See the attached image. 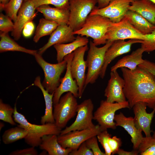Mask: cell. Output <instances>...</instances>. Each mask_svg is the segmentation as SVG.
<instances>
[{
	"instance_id": "obj_48",
	"label": "cell",
	"mask_w": 155,
	"mask_h": 155,
	"mask_svg": "<svg viewBox=\"0 0 155 155\" xmlns=\"http://www.w3.org/2000/svg\"><path fill=\"white\" fill-rule=\"evenodd\" d=\"M152 137L154 138H155V129L154 131L153 132V135Z\"/></svg>"
},
{
	"instance_id": "obj_11",
	"label": "cell",
	"mask_w": 155,
	"mask_h": 155,
	"mask_svg": "<svg viewBox=\"0 0 155 155\" xmlns=\"http://www.w3.org/2000/svg\"><path fill=\"white\" fill-rule=\"evenodd\" d=\"M102 130L99 124L87 129L71 131L58 136L59 143L63 148L72 150L77 149L80 145L89 138L96 136Z\"/></svg>"
},
{
	"instance_id": "obj_7",
	"label": "cell",
	"mask_w": 155,
	"mask_h": 155,
	"mask_svg": "<svg viewBox=\"0 0 155 155\" xmlns=\"http://www.w3.org/2000/svg\"><path fill=\"white\" fill-rule=\"evenodd\" d=\"M129 108L127 101L121 102L111 103L102 100L99 106L93 114V119L96 121L102 131L116 128L114 118L116 112L123 108Z\"/></svg>"
},
{
	"instance_id": "obj_32",
	"label": "cell",
	"mask_w": 155,
	"mask_h": 155,
	"mask_svg": "<svg viewBox=\"0 0 155 155\" xmlns=\"http://www.w3.org/2000/svg\"><path fill=\"white\" fill-rule=\"evenodd\" d=\"M24 0H10L4 6L3 10L14 22L16 21L19 10Z\"/></svg>"
},
{
	"instance_id": "obj_1",
	"label": "cell",
	"mask_w": 155,
	"mask_h": 155,
	"mask_svg": "<svg viewBox=\"0 0 155 155\" xmlns=\"http://www.w3.org/2000/svg\"><path fill=\"white\" fill-rule=\"evenodd\" d=\"M121 68L125 82L123 92L129 108L142 102L149 108H154L155 80L152 75L138 66L133 70L124 67Z\"/></svg>"
},
{
	"instance_id": "obj_4",
	"label": "cell",
	"mask_w": 155,
	"mask_h": 155,
	"mask_svg": "<svg viewBox=\"0 0 155 155\" xmlns=\"http://www.w3.org/2000/svg\"><path fill=\"white\" fill-rule=\"evenodd\" d=\"M113 41L107 40L103 46L98 47L93 41L90 42V48L86 61L88 68L84 88L89 84L94 83L97 79L103 65L106 51Z\"/></svg>"
},
{
	"instance_id": "obj_41",
	"label": "cell",
	"mask_w": 155,
	"mask_h": 155,
	"mask_svg": "<svg viewBox=\"0 0 155 155\" xmlns=\"http://www.w3.org/2000/svg\"><path fill=\"white\" fill-rule=\"evenodd\" d=\"M38 153L35 147H31L21 150H17L11 152L9 155H37Z\"/></svg>"
},
{
	"instance_id": "obj_22",
	"label": "cell",
	"mask_w": 155,
	"mask_h": 155,
	"mask_svg": "<svg viewBox=\"0 0 155 155\" xmlns=\"http://www.w3.org/2000/svg\"><path fill=\"white\" fill-rule=\"evenodd\" d=\"M58 136L55 134L44 135L40 148L46 151L49 155H69L72 150L70 148H63L58 142Z\"/></svg>"
},
{
	"instance_id": "obj_23",
	"label": "cell",
	"mask_w": 155,
	"mask_h": 155,
	"mask_svg": "<svg viewBox=\"0 0 155 155\" xmlns=\"http://www.w3.org/2000/svg\"><path fill=\"white\" fill-rule=\"evenodd\" d=\"M144 52V50L141 47L132 52L130 55L123 57L111 67V71L123 67L131 70L135 69L143 63L144 60L142 58V56Z\"/></svg>"
},
{
	"instance_id": "obj_46",
	"label": "cell",
	"mask_w": 155,
	"mask_h": 155,
	"mask_svg": "<svg viewBox=\"0 0 155 155\" xmlns=\"http://www.w3.org/2000/svg\"><path fill=\"white\" fill-rule=\"evenodd\" d=\"M9 0H0V9L2 10L4 6L9 1Z\"/></svg>"
},
{
	"instance_id": "obj_20",
	"label": "cell",
	"mask_w": 155,
	"mask_h": 155,
	"mask_svg": "<svg viewBox=\"0 0 155 155\" xmlns=\"http://www.w3.org/2000/svg\"><path fill=\"white\" fill-rule=\"evenodd\" d=\"M114 120L116 126L123 127L130 135L134 150H138L144 137L142 131L135 127L133 118L127 117L122 112H120L119 114L115 115Z\"/></svg>"
},
{
	"instance_id": "obj_3",
	"label": "cell",
	"mask_w": 155,
	"mask_h": 155,
	"mask_svg": "<svg viewBox=\"0 0 155 155\" xmlns=\"http://www.w3.org/2000/svg\"><path fill=\"white\" fill-rule=\"evenodd\" d=\"M112 22L108 18L102 16L89 14L82 27L73 31V34L91 37L96 46L104 44L107 41L106 34Z\"/></svg>"
},
{
	"instance_id": "obj_39",
	"label": "cell",
	"mask_w": 155,
	"mask_h": 155,
	"mask_svg": "<svg viewBox=\"0 0 155 155\" xmlns=\"http://www.w3.org/2000/svg\"><path fill=\"white\" fill-rule=\"evenodd\" d=\"M108 144L111 150L112 154H117V152L122 144V142L120 138L116 136L110 137L108 140Z\"/></svg>"
},
{
	"instance_id": "obj_43",
	"label": "cell",
	"mask_w": 155,
	"mask_h": 155,
	"mask_svg": "<svg viewBox=\"0 0 155 155\" xmlns=\"http://www.w3.org/2000/svg\"><path fill=\"white\" fill-rule=\"evenodd\" d=\"M34 29V26L32 21L28 22L23 29L22 33L23 36L26 37H30L33 34Z\"/></svg>"
},
{
	"instance_id": "obj_14",
	"label": "cell",
	"mask_w": 155,
	"mask_h": 155,
	"mask_svg": "<svg viewBox=\"0 0 155 155\" xmlns=\"http://www.w3.org/2000/svg\"><path fill=\"white\" fill-rule=\"evenodd\" d=\"M73 56V52L64 58L67 62L66 72L64 77L61 79L59 86L54 92L53 98V104L58 103L62 94L65 92H71L76 98L78 97L79 87L76 80L72 77L70 69Z\"/></svg>"
},
{
	"instance_id": "obj_29",
	"label": "cell",
	"mask_w": 155,
	"mask_h": 155,
	"mask_svg": "<svg viewBox=\"0 0 155 155\" xmlns=\"http://www.w3.org/2000/svg\"><path fill=\"white\" fill-rule=\"evenodd\" d=\"M59 25L56 22L45 18L40 19L33 38V41L37 43L41 37L51 34Z\"/></svg>"
},
{
	"instance_id": "obj_12",
	"label": "cell",
	"mask_w": 155,
	"mask_h": 155,
	"mask_svg": "<svg viewBox=\"0 0 155 155\" xmlns=\"http://www.w3.org/2000/svg\"><path fill=\"white\" fill-rule=\"evenodd\" d=\"M87 45L81 47L74 51L73 56L70 65L73 78L77 82L79 87L78 98H81L85 90L86 80L85 72L87 68L86 62L84 60L85 52L88 50Z\"/></svg>"
},
{
	"instance_id": "obj_26",
	"label": "cell",
	"mask_w": 155,
	"mask_h": 155,
	"mask_svg": "<svg viewBox=\"0 0 155 155\" xmlns=\"http://www.w3.org/2000/svg\"><path fill=\"white\" fill-rule=\"evenodd\" d=\"M125 17L137 30L143 35L150 34L155 30V25L134 11L129 10Z\"/></svg>"
},
{
	"instance_id": "obj_36",
	"label": "cell",
	"mask_w": 155,
	"mask_h": 155,
	"mask_svg": "<svg viewBox=\"0 0 155 155\" xmlns=\"http://www.w3.org/2000/svg\"><path fill=\"white\" fill-rule=\"evenodd\" d=\"M146 35V39L141 43V47L145 52H150L155 50V30Z\"/></svg>"
},
{
	"instance_id": "obj_33",
	"label": "cell",
	"mask_w": 155,
	"mask_h": 155,
	"mask_svg": "<svg viewBox=\"0 0 155 155\" xmlns=\"http://www.w3.org/2000/svg\"><path fill=\"white\" fill-rule=\"evenodd\" d=\"M138 150L141 155H155V138L144 137Z\"/></svg>"
},
{
	"instance_id": "obj_24",
	"label": "cell",
	"mask_w": 155,
	"mask_h": 155,
	"mask_svg": "<svg viewBox=\"0 0 155 155\" xmlns=\"http://www.w3.org/2000/svg\"><path fill=\"white\" fill-rule=\"evenodd\" d=\"M88 42V39L86 37L78 35L72 42L54 45V47L57 52L56 60L58 63L62 61L65 56L77 49L87 45Z\"/></svg>"
},
{
	"instance_id": "obj_15",
	"label": "cell",
	"mask_w": 155,
	"mask_h": 155,
	"mask_svg": "<svg viewBox=\"0 0 155 155\" xmlns=\"http://www.w3.org/2000/svg\"><path fill=\"white\" fill-rule=\"evenodd\" d=\"M143 40L130 39L126 41L125 40H115L106 52L104 63L101 70L100 76L103 79L104 77L108 65L116 58L129 52L132 45L136 43H141Z\"/></svg>"
},
{
	"instance_id": "obj_21",
	"label": "cell",
	"mask_w": 155,
	"mask_h": 155,
	"mask_svg": "<svg viewBox=\"0 0 155 155\" xmlns=\"http://www.w3.org/2000/svg\"><path fill=\"white\" fill-rule=\"evenodd\" d=\"M36 9L42 13L46 19L55 21L59 25H68L70 14L69 9L53 7L49 5H42L38 7Z\"/></svg>"
},
{
	"instance_id": "obj_44",
	"label": "cell",
	"mask_w": 155,
	"mask_h": 155,
	"mask_svg": "<svg viewBox=\"0 0 155 155\" xmlns=\"http://www.w3.org/2000/svg\"><path fill=\"white\" fill-rule=\"evenodd\" d=\"M139 154L138 150H135L131 151H125L119 148L117 154L119 155H137Z\"/></svg>"
},
{
	"instance_id": "obj_25",
	"label": "cell",
	"mask_w": 155,
	"mask_h": 155,
	"mask_svg": "<svg viewBox=\"0 0 155 155\" xmlns=\"http://www.w3.org/2000/svg\"><path fill=\"white\" fill-rule=\"evenodd\" d=\"M34 84L41 90L44 97L45 108L44 115L41 117L40 122L41 124L46 123H55L53 115V98L54 93H50L43 86L39 76L36 77L34 82Z\"/></svg>"
},
{
	"instance_id": "obj_6",
	"label": "cell",
	"mask_w": 155,
	"mask_h": 155,
	"mask_svg": "<svg viewBox=\"0 0 155 155\" xmlns=\"http://www.w3.org/2000/svg\"><path fill=\"white\" fill-rule=\"evenodd\" d=\"M76 98L71 92H67L58 103L53 104L55 123L60 128H64L76 115L78 105Z\"/></svg>"
},
{
	"instance_id": "obj_10",
	"label": "cell",
	"mask_w": 155,
	"mask_h": 155,
	"mask_svg": "<svg viewBox=\"0 0 155 155\" xmlns=\"http://www.w3.org/2000/svg\"><path fill=\"white\" fill-rule=\"evenodd\" d=\"M94 105L92 100H85L78 104L77 114L75 120L70 126L62 130L60 135L66 133L71 131L92 128L95 126L92 122Z\"/></svg>"
},
{
	"instance_id": "obj_37",
	"label": "cell",
	"mask_w": 155,
	"mask_h": 155,
	"mask_svg": "<svg viewBox=\"0 0 155 155\" xmlns=\"http://www.w3.org/2000/svg\"><path fill=\"white\" fill-rule=\"evenodd\" d=\"M99 142L103 148L106 155L112 154V152L108 144V140L111 135L108 132L107 130L101 131L97 136Z\"/></svg>"
},
{
	"instance_id": "obj_2",
	"label": "cell",
	"mask_w": 155,
	"mask_h": 155,
	"mask_svg": "<svg viewBox=\"0 0 155 155\" xmlns=\"http://www.w3.org/2000/svg\"><path fill=\"white\" fill-rule=\"evenodd\" d=\"M13 115L14 120L18 125L25 129L28 134L24 139L25 142L31 147L39 146L42 142V138L44 135L49 134L59 135L62 129L55 123H48L36 125L30 123L22 114L18 112L15 104Z\"/></svg>"
},
{
	"instance_id": "obj_35",
	"label": "cell",
	"mask_w": 155,
	"mask_h": 155,
	"mask_svg": "<svg viewBox=\"0 0 155 155\" xmlns=\"http://www.w3.org/2000/svg\"><path fill=\"white\" fill-rule=\"evenodd\" d=\"M12 19L7 15L1 13L0 14V33H8L12 32L14 28V23Z\"/></svg>"
},
{
	"instance_id": "obj_31",
	"label": "cell",
	"mask_w": 155,
	"mask_h": 155,
	"mask_svg": "<svg viewBox=\"0 0 155 155\" xmlns=\"http://www.w3.org/2000/svg\"><path fill=\"white\" fill-rule=\"evenodd\" d=\"M14 111V108L10 105L4 103L1 99H0V119L7 123L11 125L16 124L12 116Z\"/></svg>"
},
{
	"instance_id": "obj_28",
	"label": "cell",
	"mask_w": 155,
	"mask_h": 155,
	"mask_svg": "<svg viewBox=\"0 0 155 155\" xmlns=\"http://www.w3.org/2000/svg\"><path fill=\"white\" fill-rule=\"evenodd\" d=\"M0 52L19 51L34 56L38 53L36 50H31L24 47L17 43L9 36L8 33H0Z\"/></svg>"
},
{
	"instance_id": "obj_5",
	"label": "cell",
	"mask_w": 155,
	"mask_h": 155,
	"mask_svg": "<svg viewBox=\"0 0 155 155\" xmlns=\"http://www.w3.org/2000/svg\"><path fill=\"white\" fill-rule=\"evenodd\" d=\"M34 56L44 72V78L42 83L43 86L50 93H54L60 84L61 74L66 68V61L63 59L60 62L52 64L46 62L38 53Z\"/></svg>"
},
{
	"instance_id": "obj_27",
	"label": "cell",
	"mask_w": 155,
	"mask_h": 155,
	"mask_svg": "<svg viewBox=\"0 0 155 155\" xmlns=\"http://www.w3.org/2000/svg\"><path fill=\"white\" fill-rule=\"evenodd\" d=\"M129 10L138 13L155 25V4L145 0H134Z\"/></svg>"
},
{
	"instance_id": "obj_8",
	"label": "cell",
	"mask_w": 155,
	"mask_h": 155,
	"mask_svg": "<svg viewBox=\"0 0 155 155\" xmlns=\"http://www.w3.org/2000/svg\"><path fill=\"white\" fill-rule=\"evenodd\" d=\"M97 3V0H69L68 25L73 31L80 29Z\"/></svg>"
},
{
	"instance_id": "obj_18",
	"label": "cell",
	"mask_w": 155,
	"mask_h": 155,
	"mask_svg": "<svg viewBox=\"0 0 155 155\" xmlns=\"http://www.w3.org/2000/svg\"><path fill=\"white\" fill-rule=\"evenodd\" d=\"M146 104L139 102L135 104L132 107L134 114V123L136 128L139 130L143 131L146 137H151L152 132L150 125L155 113V108L150 113L146 111Z\"/></svg>"
},
{
	"instance_id": "obj_13",
	"label": "cell",
	"mask_w": 155,
	"mask_h": 155,
	"mask_svg": "<svg viewBox=\"0 0 155 155\" xmlns=\"http://www.w3.org/2000/svg\"><path fill=\"white\" fill-rule=\"evenodd\" d=\"M134 0H112L106 7H95L90 15L97 14L108 18L113 22L120 21L125 16L131 3Z\"/></svg>"
},
{
	"instance_id": "obj_19",
	"label": "cell",
	"mask_w": 155,
	"mask_h": 155,
	"mask_svg": "<svg viewBox=\"0 0 155 155\" xmlns=\"http://www.w3.org/2000/svg\"><path fill=\"white\" fill-rule=\"evenodd\" d=\"M73 30L68 25H59L51 34L48 42L39 49L38 53L42 54L51 46L56 44H65L74 41L76 37L73 34Z\"/></svg>"
},
{
	"instance_id": "obj_38",
	"label": "cell",
	"mask_w": 155,
	"mask_h": 155,
	"mask_svg": "<svg viewBox=\"0 0 155 155\" xmlns=\"http://www.w3.org/2000/svg\"><path fill=\"white\" fill-rule=\"evenodd\" d=\"M96 136H93L87 140L85 143L87 146L92 151L94 155H106L100 149Z\"/></svg>"
},
{
	"instance_id": "obj_30",
	"label": "cell",
	"mask_w": 155,
	"mask_h": 155,
	"mask_svg": "<svg viewBox=\"0 0 155 155\" xmlns=\"http://www.w3.org/2000/svg\"><path fill=\"white\" fill-rule=\"evenodd\" d=\"M28 131L24 128L18 125L14 127L5 130L2 136L3 143L8 144L22 139H24Z\"/></svg>"
},
{
	"instance_id": "obj_45",
	"label": "cell",
	"mask_w": 155,
	"mask_h": 155,
	"mask_svg": "<svg viewBox=\"0 0 155 155\" xmlns=\"http://www.w3.org/2000/svg\"><path fill=\"white\" fill-rule=\"evenodd\" d=\"M98 4L97 7L98 8H102L107 6L112 0H97Z\"/></svg>"
},
{
	"instance_id": "obj_9",
	"label": "cell",
	"mask_w": 155,
	"mask_h": 155,
	"mask_svg": "<svg viewBox=\"0 0 155 155\" xmlns=\"http://www.w3.org/2000/svg\"><path fill=\"white\" fill-rule=\"evenodd\" d=\"M105 37L107 40L113 41L127 39L143 40L146 39V35L137 30L125 16L119 22L111 24Z\"/></svg>"
},
{
	"instance_id": "obj_16",
	"label": "cell",
	"mask_w": 155,
	"mask_h": 155,
	"mask_svg": "<svg viewBox=\"0 0 155 155\" xmlns=\"http://www.w3.org/2000/svg\"><path fill=\"white\" fill-rule=\"evenodd\" d=\"M125 84L123 78L119 75L117 70L111 71L110 78L104 90L106 100L111 103L126 101L123 90Z\"/></svg>"
},
{
	"instance_id": "obj_34",
	"label": "cell",
	"mask_w": 155,
	"mask_h": 155,
	"mask_svg": "<svg viewBox=\"0 0 155 155\" xmlns=\"http://www.w3.org/2000/svg\"><path fill=\"white\" fill-rule=\"evenodd\" d=\"M36 8L42 5H52L55 7L69 9V0H32Z\"/></svg>"
},
{
	"instance_id": "obj_17",
	"label": "cell",
	"mask_w": 155,
	"mask_h": 155,
	"mask_svg": "<svg viewBox=\"0 0 155 155\" xmlns=\"http://www.w3.org/2000/svg\"><path fill=\"white\" fill-rule=\"evenodd\" d=\"M36 8L32 0L24 2L19 10L17 18L14 22V28L11 35L15 40L20 38L23 28L27 23L32 21L36 15Z\"/></svg>"
},
{
	"instance_id": "obj_47",
	"label": "cell",
	"mask_w": 155,
	"mask_h": 155,
	"mask_svg": "<svg viewBox=\"0 0 155 155\" xmlns=\"http://www.w3.org/2000/svg\"><path fill=\"white\" fill-rule=\"evenodd\" d=\"M149 1L152 3L155 4V0H145Z\"/></svg>"
},
{
	"instance_id": "obj_49",
	"label": "cell",
	"mask_w": 155,
	"mask_h": 155,
	"mask_svg": "<svg viewBox=\"0 0 155 155\" xmlns=\"http://www.w3.org/2000/svg\"><path fill=\"white\" fill-rule=\"evenodd\" d=\"M28 0H24V2H25V1H28Z\"/></svg>"
},
{
	"instance_id": "obj_42",
	"label": "cell",
	"mask_w": 155,
	"mask_h": 155,
	"mask_svg": "<svg viewBox=\"0 0 155 155\" xmlns=\"http://www.w3.org/2000/svg\"><path fill=\"white\" fill-rule=\"evenodd\" d=\"M138 66L148 72L152 75L155 80V63L145 59L142 64Z\"/></svg>"
},
{
	"instance_id": "obj_40",
	"label": "cell",
	"mask_w": 155,
	"mask_h": 155,
	"mask_svg": "<svg viewBox=\"0 0 155 155\" xmlns=\"http://www.w3.org/2000/svg\"><path fill=\"white\" fill-rule=\"evenodd\" d=\"M70 155H94L92 151L86 146L85 142L82 143L78 148L71 152Z\"/></svg>"
}]
</instances>
